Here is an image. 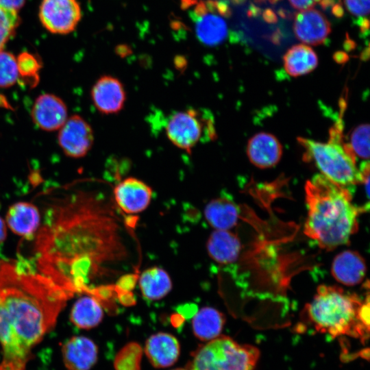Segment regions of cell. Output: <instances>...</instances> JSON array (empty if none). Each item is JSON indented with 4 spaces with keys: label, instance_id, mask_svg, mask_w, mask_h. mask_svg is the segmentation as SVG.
<instances>
[{
    "label": "cell",
    "instance_id": "33",
    "mask_svg": "<svg viewBox=\"0 0 370 370\" xmlns=\"http://www.w3.org/2000/svg\"><path fill=\"white\" fill-rule=\"evenodd\" d=\"M24 3L25 0H0V6L17 12Z\"/></svg>",
    "mask_w": 370,
    "mask_h": 370
},
{
    "label": "cell",
    "instance_id": "27",
    "mask_svg": "<svg viewBox=\"0 0 370 370\" xmlns=\"http://www.w3.org/2000/svg\"><path fill=\"white\" fill-rule=\"evenodd\" d=\"M347 149L355 158L363 161L369 159V125L361 124L354 129L349 136L348 143H345Z\"/></svg>",
    "mask_w": 370,
    "mask_h": 370
},
{
    "label": "cell",
    "instance_id": "31",
    "mask_svg": "<svg viewBox=\"0 0 370 370\" xmlns=\"http://www.w3.org/2000/svg\"><path fill=\"white\" fill-rule=\"evenodd\" d=\"M347 10L356 20L367 18L369 13V0H343Z\"/></svg>",
    "mask_w": 370,
    "mask_h": 370
},
{
    "label": "cell",
    "instance_id": "3",
    "mask_svg": "<svg viewBox=\"0 0 370 370\" xmlns=\"http://www.w3.org/2000/svg\"><path fill=\"white\" fill-rule=\"evenodd\" d=\"M305 194L304 234L327 251L347 244L358 230V216L364 210L352 204V190L318 174L306 182Z\"/></svg>",
    "mask_w": 370,
    "mask_h": 370
},
{
    "label": "cell",
    "instance_id": "21",
    "mask_svg": "<svg viewBox=\"0 0 370 370\" xmlns=\"http://www.w3.org/2000/svg\"><path fill=\"white\" fill-rule=\"evenodd\" d=\"M204 217L215 230H228L237 223L238 206L227 197H218L210 201L204 208Z\"/></svg>",
    "mask_w": 370,
    "mask_h": 370
},
{
    "label": "cell",
    "instance_id": "11",
    "mask_svg": "<svg viewBox=\"0 0 370 370\" xmlns=\"http://www.w3.org/2000/svg\"><path fill=\"white\" fill-rule=\"evenodd\" d=\"M152 195L153 190L147 183L138 178L128 177L114 187L112 201L123 213L136 214L148 208Z\"/></svg>",
    "mask_w": 370,
    "mask_h": 370
},
{
    "label": "cell",
    "instance_id": "13",
    "mask_svg": "<svg viewBox=\"0 0 370 370\" xmlns=\"http://www.w3.org/2000/svg\"><path fill=\"white\" fill-rule=\"evenodd\" d=\"M90 96L96 109L103 114H115L121 111L126 101L123 83L116 77L103 75L92 86Z\"/></svg>",
    "mask_w": 370,
    "mask_h": 370
},
{
    "label": "cell",
    "instance_id": "16",
    "mask_svg": "<svg viewBox=\"0 0 370 370\" xmlns=\"http://www.w3.org/2000/svg\"><path fill=\"white\" fill-rule=\"evenodd\" d=\"M5 222L15 234L27 240L32 239L40 225V214L34 204L20 201L10 206Z\"/></svg>",
    "mask_w": 370,
    "mask_h": 370
},
{
    "label": "cell",
    "instance_id": "24",
    "mask_svg": "<svg viewBox=\"0 0 370 370\" xmlns=\"http://www.w3.org/2000/svg\"><path fill=\"white\" fill-rule=\"evenodd\" d=\"M138 284L143 296L151 301L164 298L173 286L169 273L158 267L143 271L139 277Z\"/></svg>",
    "mask_w": 370,
    "mask_h": 370
},
{
    "label": "cell",
    "instance_id": "39",
    "mask_svg": "<svg viewBox=\"0 0 370 370\" xmlns=\"http://www.w3.org/2000/svg\"><path fill=\"white\" fill-rule=\"evenodd\" d=\"M269 2L271 3H275L278 0H268Z\"/></svg>",
    "mask_w": 370,
    "mask_h": 370
},
{
    "label": "cell",
    "instance_id": "25",
    "mask_svg": "<svg viewBox=\"0 0 370 370\" xmlns=\"http://www.w3.org/2000/svg\"><path fill=\"white\" fill-rule=\"evenodd\" d=\"M284 67L291 77H299L314 71L318 58L313 49L303 44L293 45L283 57Z\"/></svg>",
    "mask_w": 370,
    "mask_h": 370
},
{
    "label": "cell",
    "instance_id": "2",
    "mask_svg": "<svg viewBox=\"0 0 370 370\" xmlns=\"http://www.w3.org/2000/svg\"><path fill=\"white\" fill-rule=\"evenodd\" d=\"M73 295L41 273L0 262V370H26Z\"/></svg>",
    "mask_w": 370,
    "mask_h": 370
},
{
    "label": "cell",
    "instance_id": "4",
    "mask_svg": "<svg viewBox=\"0 0 370 370\" xmlns=\"http://www.w3.org/2000/svg\"><path fill=\"white\" fill-rule=\"evenodd\" d=\"M306 312L317 332L333 338L347 335L362 343L369 338V296L362 301L339 286L321 285Z\"/></svg>",
    "mask_w": 370,
    "mask_h": 370
},
{
    "label": "cell",
    "instance_id": "6",
    "mask_svg": "<svg viewBox=\"0 0 370 370\" xmlns=\"http://www.w3.org/2000/svg\"><path fill=\"white\" fill-rule=\"evenodd\" d=\"M260 356L258 348L240 344L227 336L199 345L192 354L188 370H254Z\"/></svg>",
    "mask_w": 370,
    "mask_h": 370
},
{
    "label": "cell",
    "instance_id": "35",
    "mask_svg": "<svg viewBox=\"0 0 370 370\" xmlns=\"http://www.w3.org/2000/svg\"><path fill=\"white\" fill-rule=\"evenodd\" d=\"M7 236L5 222L0 217V245L5 241Z\"/></svg>",
    "mask_w": 370,
    "mask_h": 370
},
{
    "label": "cell",
    "instance_id": "7",
    "mask_svg": "<svg viewBox=\"0 0 370 370\" xmlns=\"http://www.w3.org/2000/svg\"><path fill=\"white\" fill-rule=\"evenodd\" d=\"M213 122L212 116L206 110L188 108L169 116L165 134L174 146L190 153L201 141L216 137Z\"/></svg>",
    "mask_w": 370,
    "mask_h": 370
},
{
    "label": "cell",
    "instance_id": "34",
    "mask_svg": "<svg viewBox=\"0 0 370 370\" xmlns=\"http://www.w3.org/2000/svg\"><path fill=\"white\" fill-rule=\"evenodd\" d=\"M262 16L268 23H275L277 21L276 14L270 9L265 10L263 12Z\"/></svg>",
    "mask_w": 370,
    "mask_h": 370
},
{
    "label": "cell",
    "instance_id": "38",
    "mask_svg": "<svg viewBox=\"0 0 370 370\" xmlns=\"http://www.w3.org/2000/svg\"><path fill=\"white\" fill-rule=\"evenodd\" d=\"M172 370H188L186 368H177Z\"/></svg>",
    "mask_w": 370,
    "mask_h": 370
},
{
    "label": "cell",
    "instance_id": "17",
    "mask_svg": "<svg viewBox=\"0 0 370 370\" xmlns=\"http://www.w3.org/2000/svg\"><path fill=\"white\" fill-rule=\"evenodd\" d=\"M145 353L153 367L166 368L177 362L180 354V345L172 334L158 332L146 341Z\"/></svg>",
    "mask_w": 370,
    "mask_h": 370
},
{
    "label": "cell",
    "instance_id": "26",
    "mask_svg": "<svg viewBox=\"0 0 370 370\" xmlns=\"http://www.w3.org/2000/svg\"><path fill=\"white\" fill-rule=\"evenodd\" d=\"M143 349L136 342H130L123 346L116 354L114 360L115 370H140Z\"/></svg>",
    "mask_w": 370,
    "mask_h": 370
},
{
    "label": "cell",
    "instance_id": "10",
    "mask_svg": "<svg viewBox=\"0 0 370 370\" xmlns=\"http://www.w3.org/2000/svg\"><path fill=\"white\" fill-rule=\"evenodd\" d=\"M195 32L199 40L209 46L221 44L228 34L227 23L218 8V1H201L195 8Z\"/></svg>",
    "mask_w": 370,
    "mask_h": 370
},
{
    "label": "cell",
    "instance_id": "30",
    "mask_svg": "<svg viewBox=\"0 0 370 370\" xmlns=\"http://www.w3.org/2000/svg\"><path fill=\"white\" fill-rule=\"evenodd\" d=\"M16 61L19 77L27 79L29 82L35 85L38 82V73L40 68L36 58L32 54L24 52L19 55Z\"/></svg>",
    "mask_w": 370,
    "mask_h": 370
},
{
    "label": "cell",
    "instance_id": "12",
    "mask_svg": "<svg viewBox=\"0 0 370 370\" xmlns=\"http://www.w3.org/2000/svg\"><path fill=\"white\" fill-rule=\"evenodd\" d=\"M34 123L45 132L59 130L68 118L67 107L58 96L45 93L35 100L31 110Z\"/></svg>",
    "mask_w": 370,
    "mask_h": 370
},
{
    "label": "cell",
    "instance_id": "28",
    "mask_svg": "<svg viewBox=\"0 0 370 370\" xmlns=\"http://www.w3.org/2000/svg\"><path fill=\"white\" fill-rule=\"evenodd\" d=\"M16 58L10 53L0 51V88H10L18 79Z\"/></svg>",
    "mask_w": 370,
    "mask_h": 370
},
{
    "label": "cell",
    "instance_id": "8",
    "mask_svg": "<svg viewBox=\"0 0 370 370\" xmlns=\"http://www.w3.org/2000/svg\"><path fill=\"white\" fill-rule=\"evenodd\" d=\"M81 16V8L77 0H42L40 6V21L51 33L71 32Z\"/></svg>",
    "mask_w": 370,
    "mask_h": 370
},
{
    "label": "cell",
    "instance_id": "36",
    "mask_svg": "<svg viewBox=\"0 0 370 370\" xmlns=\"http://www.w3.org/2000/svg\"><path fill=\"white\" fill-rule=\"evenodd\" d=\"M332 14L336 17H341L343 15V9L341 3L332 5Z\"/></svg>",
    "mask_w": 370,
    "mask_h": 370
},
{
    "label": "cell",
    "instance_id": "23",
    "mask_svg": "<svg viewBox=\"0 0 370 370\" xmlns=\"http://www.w3.org/2000/svg\"><path fill=\"white\" fill-rule=\"evenodd\" d=\"M225 323V315L209 306L201 308L192 319L194 335L202 341L208 342L220 336Z\"/></svg>",
    "mask_w": 370,
    "mask_h": 370
},
{
    "label": "cell",
    "instance_id": "29",
    "mask_svg": "<svg viewBox=\"0 0 370 370\" xmlns=\"http://www.w3.org/2000/svg\"><path fill=\"white\" fill-rule=\"evenodd\" d=\"M18 24L17 12L0 6V51Z\"/></svg>",
    "mask_w": 370,
    "mask_h": 370
},
{
    "label": "cell",
    "instance_id": "1",
    "mask_svg": "<svg viewBox=\"0 0 370 370\" xmlns=\"http://www.w3.org/2000/svg\"><path fill=\"white\" fill-rule=\"evenodd\" d=\"M116 208L96 191L75 190L59 197L37 234L39 272L73 295L88 294V282L107 264L128 256Z\"/></svg>",
    "mask_w": 370,
    "mask_h": 370
},
{
    "label": "cell",
    "instance_id": "15",
    "mask_svg": "<svg viewBox=\"0 0 370 370\" xmlns=\"http://www.w3.org/2000/svg\"><path fill=\"white\" fill-rule=\"evenodd\" d=\"M62 354L68 370H90L97 361L98 347L89 338L75 336L63 343Z\"/></svg>",
    "mask_w": 370,
    "mask_h": 370
},
{
    "label": "cell",
    "instance_id": "32",
    "mask_svg": "<svg viewBox=\"0 0 370 370\" xmlns=\"http://www.w3.org/2000/svg\"><path fill=\"white\" fill-rule=\"evenodd\" d=\"M291 5L298 10H305L312 8L320 0H288Z\"/></svg>",
    "mask_w": 370,
    "mask_h": 370
},
{
    "label": "cell",
    "instance_id": "37",
    "mask_svg": "<svg viewBox=\"0 0 370 370\" xmlns=\"http://www.w3.org/2000/svg\"><path fill=\"white\" fill-rule=\"evenodd\" d=\"M334 58L338 62H343L347 59V56L343 52L338 51L334 54Z\"/></svg>",
    "mask_w": 370,
    "mask_h": 370
},
{
    "label": "cell",
    "instance_id": "19",
    "mask_svg": "<svg viewBox=\"0 0 370 370\" xmlns=\"http://www.w3.org/2000/svg\"><path fill=\"white\" fill-rule=\"evenodd\" d=\"M366 273L362 257L357 252L347 250L338 254L332 264V276L341 284L355 286L362 282Z\"/></svg>",
    "mask_w": 370,
    "mask_h": 370
},
{
    "label": "cell",
    "instance_id": "14",
    "mask_svg": "<svg viewBox=\"0 0 370 370\" xmlns=\"http://www.w3.org/2000/svg\"><path fill=\"white\" fill-rule=\"evenodd\" d=\"M293 31L297 39L315 46L325 42L331 32V25L323 13L310 8L296 14Z\"/></svg>",
    "mask_w": 370,
    "mask_h": 370
},
{
    "label": "cell",
    "instance_id": "22",
    "mask_svg": "<svg viewBox=\"0 0 370 370\" xmlns=\"http://www.w3.org/2000/svg\"><path fill=\"white\" fill-rule=\"evenodd\" d=\"M69 317L75 327L90 330L101 322L103 317V307L96 297L87 295L81 297L75 302Z\"/></svg>",
    "mask_w": 370,
    "mask_h": 370
},
{
    "label": "cell",
    "instance_id": "18",
    "mask_svg": "<svg viewBox=\"0 0 370 370\" xmlns=\"http://www.w3.org/2000/svg\"><path fill=\"white\" fill-rule=\"evenodd\" d=\"M247 153L250 162L256 166L267 169L279 162L282 155V147L273 134L260 132L249 139Z\"/></svg>",
    "mask_w": 370,
    "mask_h": 370
},
{
    "label": "cell",
    "instance_id": "5",
    "mask_svg": "<svg viewBox=\"0 0 370 370\" xmlns=\"http://www.w3.org/2000/svg\"><path fill=\"white\" fill-rule=\"evenodd\" d=\"M341 127L337 124L331 130L327 143L301 137L298 141L304 149L306 161L313 162L329 180L351 190L362 183L363 176L357 166L356 159L343 141Z\"/></svg>",
    "mask_w": 370,
    "mask_h": 370
},
{
    "label": "cell",
    "instance_id": "20",
    "mask_svg": "<svg viewBox=\"0 0 370 370\" xmlns=\"http://www.w3.org/2000/svg\"><path fill=\"white\" fill-rule=\"evenodd\" d=\"M238 237L229 230H215L206 243V249L210 257L221 264L234 262L241 250Z\"/></svg>",
    "mask_w": 370,
    "mask_h": 370
},
{
    "label": "cell",
    "instance_id": "9",
    "mask_svg": "<svg viewBox=\"0 0 370 370\" xmlns=\"http://www.w3.org/2000/svg\"><path fill=\"white\" fill-rule=\"evenodd\" d=\"M58 130V145L66 156L80 158L91 149L94 143L93 130L82 116L71 115Z\"/></svg>",
    "mask_w": 370,
    "mask_h": 370
}]
</instances>
